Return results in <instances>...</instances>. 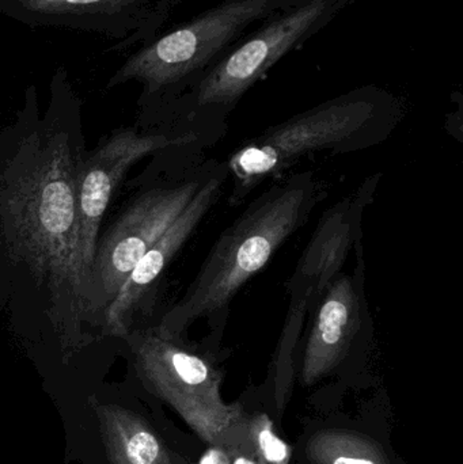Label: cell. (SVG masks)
Segmentation results:
<instances>
[{
    "mask_svg": "<svg viewBox=\"0 0 463 464\" xmlns=\"http://www.w3.org/2000/svg\"><path fill=\"white\" fill-rule=\"evenodd\" d=\"M86 152L81 102L60 76L45 111L29 87L0 130V316L24 345L65 365L111 343L79 254L76 188Z\"/></svg>",
    "mask_w": 463,
    "mask_h": 464,
    "instance_id": "6da1fadb",
    "label": "cell"
},
{
    "mask_svg": "<svg viewBox=\"0 0 463 464\" xmlns=\"http://www.w3.org/2000/svg\"><path fill=\"white\" fill-rule=\"evenodd\" d=\"M263 188L219 235L184 296L152 321L160 334L182 338L192 324L206 322L212 346L219 343L234 297L328 196L312 170L285 174Z\"/></svg>",
    "mask_w": 463,
    "mask_h": 464,
    "instance_id": "7a4b0ae2",
    "label": "cell"
},
{
    "mask_svg": "<svg viewBox=\"0 0 463 464\" xmlns=\"http://www.w3.org/2000/svg\"><path fill=\"white\" fill-rule=\"evenodd\" d=\"M404 116L399 98L361 87L295 114L245 140L226 160L227 204L238 208L264 185L318 152L352 154L380 146Z\"/></svg>",
    "mask_w": 463,
    "mask_h": 464,
    "instance_id": "3957f363",
    "label": "cell"
},
{
    "mask_svg": "<svg viewBox=\"0 0 463 464\" xmlns=\"http://www.w3.org/2000/svg\"><path fill=\"white\" fill-rule=\"evenodd\" d=\"M350 0H304L272 16L226 53L184 97L141 125L169 135H192L211 147L245 94L268 71L325 27Z\"/></svg>",
    "mask_w": 463,
    "mask_h": 464,
    "instance_id": "277c9868",
    "label": "cell"
},
{
    "mask_svg": "<svg viewBox=\"0 0 463 464\" xmlns=\"http://www.w3.org/2000/svg\"><path fill=\"white\" fill-rule=\"evenodd\" d=\"M304 2L223 0L211 10L139 46L106 87L113 89L128 82L140 84L136 127H141L189 92L226 53L252 33V27Z\"/></svg>",
    "mask_w": 463,
    "mask_h": 464,
    "instance_id": "5b68a950",
    "label": "cell"
},
{
    "mask_svg": "<svg viewBox=\"0 0 463 464\" xmlns=\"http://www.w3.org/2000/svg\"><path fill=\"white\" fill-rule=\"evenodd\" d=\"M206 149L193 141L152 155L151 163L133 182L139 187L138 192L98 237L90 299L102 334L106 310L138 262L173 225L206 181L217 160L206 158Z\"/></svg>",
    "mask_w": 463,
    "mask_h": 464,
    "instance_id": "8992f818",
    "label": "cell"
},
{
    "mask_svg": "<svg viewBox=\"0 0 463 464\" xmlns=\"http://www.w3.org/2000/svg\"><path fill=\"white\" fill-rule=\"evenodd\" d=\"M121 343L147 389L170 405L206 443L226 450L247 438L246 416L239 403L223 401V375L208 353L184 337L160 334L152 321L133 327Z\"/></svg>",
    "mask_w": 463,
    "mask_h": 464,
    "instance_id": "52a82bcc",
    "label": "cell"
},
{
    "mask_svg": "<svg viewBox=\"0 0 463 464\" xmlns=\"http://www.w3.org/2000/svg\"><path fill=\"white\" fill-rule=\"evenodd\" d=\"M193 141L200 143L198 138L190 135L173 136L158 130H143L139 127L121 128L113 130L95 149L86 152L76 188V209L79 254L89 297L101 225L114 192L124 181L128 171L144 158L152 157L169 147Z\"/></svg>",
    "mask_w": 463,
    "mask_h": 464,
    "instance_id": "ba28073f",
    "label": "cell"
},
{
    "mask_svg": "<svg viewBox=\"0 0 463 464\" xmlns=\"http://www.w3.org/2000/svg\"><path fill=\"white\" fill-rule=\"evenodd\" d=\"M227 181L226 163L215 160L200 189L173 225L144 254L120 289L116 299L109 305L103 319L106 340L121 343L133 327L152 321V307L157 299L160 278L207 215L225 195Z\"/></svg>",
    "mask_w": 463,
    "mask_h": 464,
    "instance_id": "9c48e42d",
    "label": "cell"
},
{
    "mask_svg": "<svg viewBox=\"0 0 463 464\" xmlns=\"http://www.w3.org/2000/svg\"><path fill=\"white\" fill-rule=\"evenodd\" d=\"M355 254L356 266L339 273L307 315L301 365L304 386L333 373L355 348L356 341L371 330L363 237L356 243Z\"/></svg>",
    "mask_w": 463,
    "mask_h": 464,
    "instance_id": "30bf717a",
    "label": "cell"
},
{
    "mask_svg": "<svg viewBox=\"0 0 463 464\" xmlns=\"http://www.w3.org/2000/svg\"><path fill=\"white\" fill-rule=\"evenodd\" d=\"M176 0H0V14L30 27L103 35L114 51L157 37Z\"/></svg>",
    "mask_w": 463,
    "mask_h": 464,
    "instance_id": "8fae6325",
    "label": "cell"
},
{
    "mask_svg": "<svg viewBox=\"0 0 463 464\" xmlns=\"http://www.w3.org/2000/svg\"><path fill=\"white\" fill-rule=\"evenodd\" d=\"M378 182L380 176L371 177L323 214L288 281V308L309 315L326 286L344 270L363 237L364 209L374 200Z\"/></svg>",
    "mask_w": 463,
    "mask_h": 464,
    "instance_id": "7c38bea8",
    "label": "cell"
},
{
    "mask_svg": "<svg viewBox=\"0 0 463 464\" xmlns=\"http://www.w3.org/2000/svg\"><path fill=\"white\" fill-rule=\"evenodd\" d=\"M95 413L103 444L128 464H174L165 444L138 414L117 405L97 406Z\"/></svg>",
    "mask_w": 463,
    "mask_h": 464,
    "instance_id": "4fadbf2b",
    "label": "cell"
},
{
    "mask_svg": "<svg viewBox=\"0 0 463 464\" xmlns=\"http://www.w3.org/2000/svg\"><path fill=\"white\" fill-rule=\"evenodd\" d=\"M312 464H391L380 443L348 430H323L307 441Z\"/></svg>",
    "mask_w": 463,
    "mask_h": 464,
    "instance_id": "5bb4252c",
    "label": "cell"
},
{
    "mask_svg": "<svg viewBox=\"0 0 463 464\" xmlns=\"http://www.w3.org/2000/svg\"><path fill=\"white\" fill-rule=\"evenodd\" d=\"M247 435L253 455L261 464H290L293 450L274 430V422L266 414L247 419Z\"/></svg>",
    "mask_w": 463,
    "mask_h": 464,
    "instance_id": "9a60e30c",
    "label": "cell"
},
{
    "mask_svg": "<svg viewBox=\"0 0 463 464\" xmlns=\"http://www.w3.org/2000/svg\"><path fill=\"white\" fill-rule=\"evenodd\" d=\"M225 451L228 454L230 464H261L253 455L252 446L236 447Z\"/></svg>",
    "mask_w": 463,
    "mask_h": 464,
    "instance_id": "2e32d148",
    "label": "cell"
},
{
    "mask_svg": "<svg viewBox=\"0 0 463 464\" xmlns=\"http://www.w3.org/2000/svg\"><path fill=\"white\" fill-rule=\"evenodd\" d=\"M198 464H230L228 454L220 447H211Z\"/></svg>",
    "mask_w": 463,
    "mask_h": 464,
    "instance_id": "e0dca14e",
    "label": "cell"
},
{
    "mask_svg": "<svg viewBox=\"0 0 463 464\" xmlns=\"http://www.w3.org/2000/svg\"><path fill=\"white\" fill-rule=\"evenodd\" d=\"M105 446V451L106 455H108L109 463L111 464H128L125 462L124 459H122L121 457H120L119 454H117L116 450L111 449V446H108V444H103Z\"/></svg>",
    "mask_w": 463,
    "mask_h": 464,
    "instance_id": "ac0fdd59",
    "label": "cell"
},
{
    "mask_svg": "<svg viewBox=\"0 0 463 464\" xmlns=\"http://www.w3.org/2000/svg\"><path fill=\"white\" fill-rule=\"evenodd\" d=\"M173 460H174V464H184V463H182V460L179 459L178 457L173 458Z\"/></svg>",
    "mask_w": 463,
    "mask_h": 464,
    "instance_id": "d6986e66",
    "label": "cell"
}]
</instances>
